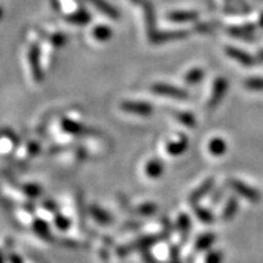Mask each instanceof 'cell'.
<instances>
[{
  "instance_id": "obj_1",
  "label": "cell",
  "mask_w": 263,
  "mask_h": 263,
  "mask_svg": "<svg viewBox=\"0 0 263 263\" xmlns=\"http://www.w3.org/2000/svg\"><path fill=\"white\" fill-rule=\"evenodd\" d=\"M227 188L232 190L238 197L246 200L251 203H257L261 201L262 195L261 192L255 186H251L244 180L238 178H229L226 183Z\"/></svg>"
},
{
  "instance_id": "obj_2",
  "label": "cell",
  "mask_w": 263,
  "mask_h": 263,
  "mask_svg": "<svg viewBox=\"0 0 263 263\" xmlns=\"http://www.w3.org/2000/svg\"><path fill=\"white\" fill-rule=\"evenodd\" d=\"M161 239V235H144L140 236L133 241L129 242L127 245H121L116 249V255L118 257H126V256L133 254L136 251H144V250H149L153 248L154 245H156V242H159Z\"/></svg>"
},
{
  "instance_id": "obj_3",
  "label": "cell",
  "mask_w": 263,
  "mask_h": 263,
  "mask_svg": "<svg viewBox=\"0 0 263 263\" xmlns=\"http://www.w3.org/2000/svg\"><path fill=\"white\" fill-rule=\"evenodd\" d=\"M229 90V81L227 80L226 77H217L212 83V89L211 94H210L209 103H207V106H209L210 110H216L218 107V105L224 100L227 93Z\"/></svg>"
},
{
  "instance_id": "obj_4",
  "label": "cell",
  "mask_w": 263,
  "mask_h": 263,
  "mask_svg": "<svg viewBox=\"0 0 263 263\" xmlns=\"http://www.w3.org/2000/svg\"><path fill=\"white\" fill-rule=\"evenodd\" d=\"M151 91L154 94L161 95V97H168L176 100H186L189 97L188 91L182 89L179 87H174V85L167 83H155L151 85Z\"/></svg>"
},
{
  "instance_id": "obj_5",
  "label": "cell",
  "mask_w": 263,
  "mask_h": 263,
  "mask_svg": "<svg viewBox=\"0 0 263 263\" xmlns=\"http://www.w3.org/2000/svg\"><path fill=\"white\" fill-rule=\"evenodd\" d=\"M121 110L124 112L132 114V115H138V116L147 117L154 112L153 105L145 101H133V100H126L120 105Z\"/></svg>"
},
{
  "instance_id": "obj_6",
  "label": "cell",
  "mask_w": 263,
  "mask_h": 263,
  "mask_svg": "<svg viewBox=\"0 0 263 263\" xmlns=\"http://www.w3.org/2000/svg\"><path fill=\"white\" fill-rule=\"evenodd\" d=\"M61 127L66 133L72 134V136H77V137H83V136H95L97 132L91 128L84 126L83 123L77 122V121L70 120V118H64L61 121Z\"/></svg>"
},
{
  "instance_id": "obj_7",
  "label": "cell",
  "mask_w": 263,
  "mask_h": 263,
  "mask_svg": "<svg viewBox=\"0 0 263 263\" xmlns=\"http://www.w3.org/2000/svg\"><path fill=\"white\" fill-rule=\"evenodd\" d=\"M215 186H216L215 178H212V177L206 178L201 184H200L199 186H197L196 189H194L193 192L190 193V195L188 197V201L190 202V205L192 206L197 205V203L201 201L203 197H206L210 193L212 192Z\"/></svg>"
},
{
  "instance_id": "obj_8",
  "label": "cell",
  "mask_w": 263,
  "mask_h": 263,
  "mask_svg": "<svg viewBox=\"0 0 263 263\" xmlns=\"http://www.w3.org/2000/svg\"><path fill=\"white\" fill-rule=\"evenodd\" d=\"M229 35L232 37L242 39L246 42H255V32H256V26L252 24H245L242 26H230L227 28Z\"/></svg>"
},
{
  "instance_id": "obj_9",
  "label": "cell",
  "mask_w": 263,
  "mask_h": 263,
  "mask_svg": "<svg viewBox=\"0 0 263 263\" xmlns=\"http://www.w3.org/2000/svg\"><path fill=\"white\" fill-rule=\"evenodd\" d=\"M189 147V139L188 137L184 136V134H179V137L177 139L170 140L168 143L166 144L164 149H166V153L168 155L177 157L183 155L184 153H186Z\"/></svg>"
},
{
  "instance_id": "obj_10",
  "label": "cell",
  "mask_w": 263,
  "mask_h": 263,
  "mask_svg": "<svg viewBox=\"0 0 263 263\" xmlns=\"http://www.w3.org/2000/svg\"><path fill=\"white\" fill-rule=\"evenodd\" d=\"M240 209L239 205V197L236 195L229 196L228 199L226 200L224 205L222 207L221 215H219V218L222 219L223 222H230L235 218L236 215H238Z\"/></svg>"
},
{
  "instance_id": "obj_11",
  "label": "cell",
  "mask_w": 263,
  "mask_h": 263,
  "mask_svg": "<svg viewBox=\"0 0 263 263\" xmlns=\"http://www.w3.org/2000/svg\"><path fill=\"white\" fill-rule=\"evenodd\" d=\"M226 54L228 55L232 60L236 61L238 64L242 66H246V67H250V66H252L257 62L256 61V58L252 57V55H250L248 51H244L241 50V49L235 48V47H227Z\"/></svg>"
},
{
  "instance_id": "obj_12",
  "label": "cell",
  "mask_w": 263,
  "mask_h": 263,
  "mask_svg": "<svg viewBox=\"0 0 263 263\" xmlns=\"http://www.w3.org/2000/svg\"><path fill=\"white\" fill-rule=\"evenodd\" d=\"M217 235L216 233L206 232L199 235L194 242V250L196 252H207L212 250V246L216 244Z\"/></svg>"
},
{
  "instance_id": "obj_13",
  "label": "cell",
  "mask_w": 263,
  "mask_h": 263,
  "mask_svg": "<svg viewBox=\"0 0 263 263\" xmlns=\"http://www.w3.org/2000/svg\"><path fill=\"white\" fill-rule=\"evenodd\" d=\"M144 173L147 178L150 179H159L163 176L164 173V163L157 157H154V159H150L145 163V167H144Z\"/></svg>"
},
{
  "instance_id": "obj_14",
  "label": "cell",
  "mask_w": 263,
  "mask_h": 263,
  "mask_svg": "<svg viewBox=\"0 0 263 263\" xmlns=\"http://www.w3.org/2000/svg\"><path fill=\"white\" fill-rule=\"evenodd\" d=\"M176 228L179 234L180 242H185L192 230V218L186 213H180L176 219Z\"/></svg>"
},
{
  "instance_id": "obj_15",
  "label": "cell",
  "mask_w": 263,
  "mask_h": 263,
  "mask_svg": "<svg viewBox=\"0 0 263 263\" xmlns=\"http://www.w3.org/2000/svg\"><path fill=\"white\" fill-rule=\"evenodd\" d=\"M88 211H89L91 218L94 219L95 222L100 223L103 226H110L111 223L114 222L112 216H111L110 212H107L106 210H104L103 207L97 205V203H91L88 207Z\"/></svg>"
},
{
  "instance_id": "obj_16",
  "label": "cell",
  "mask_w": 263,
  "mask_h": 263,
  "mask_svg": "<svg viewBox=\"0 0 263 263\" xmlns=\"http://www.w3.org/2000/svg\"><path fill=\"white\" fill-rule=\"evenodd\" d=\"M207 150L213 157H222L228 151V143H227L224 138L213 137L207 144Z\"/></svg>"
},
{
  "instance_id": "obj_17",
  "label": "cell",
  "mask_w": 263,
  "mask_h": 263,
  "mask_svg": "<svg viewBox=\"0 0 263 263\" xmlns=\"http://www.w3.org/2000/svg\"><path fill=\"white\" fill-rule=\"evenodd\" d=\"M32 228L34 230V233L39 238L45 240V241H52V234L50 227H49L48 222H45L42 218H35L32 223Z\"/></svg>"
},
{
  "instance_id": "obj_18",
  "label": "cell",
  "mask_w": 263,
  "mask_h": 263,
  "mask_svg": "<svg viewBox=\"0 0 263 263\" xmlns=\"http://www.w3.org/2000/svg\"><path fill=\"white\" fill-rule=\"evenodd\" d=\"M167 18L172 22L184 24V22L197 21V18H199V14H197L196 11H174L167 15Z\"/></svg>"
},
{
  "instance_id": "obj_19",
  "label": "cell",
  "mask_w": 263,
  "mask_h": 263,
  "mask_svg": "<svg viewBox=\"0 0 263 263\" xmlns=\"http://www.w3.org/2000/svg\"><path fill=\"white\" fill-rule=\"evenodd\" d=\"M206 76V72L202 70V68L200 67H195V68H192V70L186 72L185 74H184V83H186L188 85H195V84H199L200 82L203 81V78H205Z\"/></svg>"
},
{
  "instance_id": "obj_20",
  "label": "cell",
  "mask_w": 263,
  "mask_h": 263,
  "mask_svg": "<svg viewBox=\"0 0 263 263\" xmlns=\"http://www.w3.org/2000/svg\"><path fill=\"white\" fill-rule=\"evenodd\" d=\"M193 209H194V213H195L196 218L199 219L200 222L205 223V224H212V223L215 222V215H213L209 209H206V207L203 206H200L199 203H197V205H194Z\"/></svg>"
},
{
  "instance_id": "obj_21",
  "label": "cell",
  "mask_w": 263,
  "mask_h": 263,
  "mask_svg": "<svg viewBox=\"0 0 263 263\" xmlns=\"http://www.w3.org/2000/svg\"><path fill=\"white\" fill-rule=\"evenodd\" d=\"M173 116L178 121L179 123H182L183 126L188 128H195L196 127V118L193 114L188 112V111H174Z\"/></svg>"
},
{
  "instance_id": "obj_22",
  "label": "cell",
  "mask_w": 263,
  "mask_h": 263,
  "mask_svg": "<svg viewBox=\"0 0 263 263\" xmlns=\"http://www.w3.org/2000/svg\"><path fill=\"white\" fill-rule=\"evenodd\" d=\"M157 212V205L154 202H143L139 206H137L136 209H133V213H136L137 216H143V217H150L155 215Z\"/></svg>"
},
{
  "instance_id": "obj_23",
  "label": "cell",
  "mask_w": 263,
  "mask_h": 263,
  "mask_svg": "<svg viewBox=\"0 0 263 263\" xmlns=\"http://www.w3.org/2000/svg\"><path fill=\"white\" fill-rule=\"evenodd\" d=\"M244 87L249 91L263 93V78L262 77H250L244 81Z\"/></svg>"
},
{
  "instance_id": "obj_24",
  "label": "cell",
  "mask_w": 263,
  "mask_h": 263,
  "mask_svg": "<svg viewBox=\"0 0 263 263\" xmlns=\"http://www.w3.org/2000/svg\"><path fill=\"white\" fill-rule=\"evenodd\" d=\"M188 33L184 31H177V32H167V33H162L160 34L159 37H156L155 43H160V42H167V41H174V39H183L184 37H186Z\"/></svg>"
},
{
  "instance_id": "obj_25",
  "label": "cell",
  "mask_w": 263,
  "mask_h": 263,
  "mask_svg": "<svg viewBox=\"0 0 263 263\" xmlns=\"http://www.w3.org/2000/svg\"><path fill=\"white\" fill-rule=\"evenodd\" d=\"M21 190L25 195L31 197V199H35V197H39L42 195V188L38 184H24V185H21Z\"/></svg>"
},
{
  "instance_id": "obj_26",
  "label": "cell",
  "mask_w": 263,
  "mask_h": 263,
  "mask_svg": "<svg viewBox=\"0 0 263 263\" xmlns=\"http://www.w3.org/2000/svg\"><path fill=\"white\" fill-rule=\"evenodd\" d=\"M223 261H224V254H223V251L222 250L215 249L207 251L203 263H223Z\"/></svg>"
},
{
  "instance_id": "obj_27",
  "label": "cell",
  "mask_w": 263,
  "mask_h": 263,
  "mask_svg": "<svg viewBox=\"0 0 263 263\" xmlns=\"http://www.w3.org/2000/svg\"><path fill=\"white\" fill-rule=\"evenodd\" d=\"M54 224L58 229L66 232L71 227V221L68 219V217L62 215V213H55L54 216Z\"/></svg>"
},
{
  "instance_id": "obj_28",
  "label": "cell",
  "mask_w": 263,
  "mask_h": 263,
  "mask_svg": "<svg viewBox=\"0 0 263 263\" xmlns=\"http://www.w3.org/2000/svg\"><path fill=\"white\" fill-rule=\"evenodd\" d=\"M161 223H162V232H161V239L162 240H170L171 235H172L173 232V226L171 223L168 217H162L161 219Z\"/></svg>"
},
{
  "instance_id": "obj_29",
  "label": "cell",
  "mask_w": 263,
  "mask_h": 263,
  "mask_svg": "<svg viewBox=\"0 0 263 263\" xmlns=\"http://www.w3.org/2000/svg\"><path fill=\"white\" fill-rule=\"evenodd\" d=\"M91 4H94L95 6H99V8L101 9V11L105 12V14L108 15V16H116V11L111 8L110 5L106 4V3L104 2V0H89Z\"/></svg>"
},
{
  "instance_id": "obj_30",
  "label": "cell",
  "mask_w": 263,
  "mask_h": 263,
  "mask_svg": "<svg viewBox=\"0 0 263 263\" xmlns=\"http://www.w3.org/2000/svg\"><path fill=\"white\" fill-rule=\"evenodd\" d=\"M111 31L108 27H97L94 29V35L95 38H98L97 41H107L108 37H110Z\"/></svg>"
},
{
  "instance_id": "obj_31",
  "label": "cell",
  "mask_w": 263,
  "mask_h": 263,
  "mask_svg": "<svg viewBox=\"0 0 263 263\" xmlns=\"http://www.w3.org/2000/svg\"><path fill=\"white\" fill-rule=\"evenodd\" d=\"M170 263H182L180 252L177 245H172L170 248Z\"/></svg>"
},
{
  "instance_id": "obj_32",
  "label": "cell",
  "mask_w": 263,
  "mask_h": 263,
  "mask_svg": "<svg viewBox=\"0 0 263 263\" xmlns=\"http://www.w3.org/2000/svg\"><path fill=\"white\" fill-rule=\"evenodd\" d=\"M141 258H143L144 263H162L160 262L155 256L151 254L149 250H144V251H141Z\"/></svg>"
},
{
  "instance_id": "obj_33",
  "label": "cell",
  "mask_w": 263,
  "mask_h": 263,
  "mask_svg": "<svg viewBox=\"0 0 263 263\" xmlns=\"http://www.w3.org/2000/svg\"><path fill=\"white\" fill-rule=\"evenodd\" d=\"M27 151H28V154L31 156L38 155V154L41 153V145H39V144H37V143H34V141H31V143H28Z\"/></svg>"
},
{
  "instance_id": "obj_34",
  "label": "cell",
  "mask_w": 263,
  "mask_h": 263,
  "mask_svg": "<svg viewBox=\"0 0 263 263\" xmlns=\"http://www.w3.org/2000/svg\"><path fill=\"white\" fill-rule=\"evenodd\" d=\"M42 207L51 213H57V211H58V205L52 201V200H47V201H44L43 202Z\"/></svg>"
},
{
  "instance_id": "obj_35",
  "label": "cell",
  "mask_w": 263,
  "mask_h": 263,
  "mask_svg": "<svg viewBox=\"0 0 263 263\" xmlns=\"http://www.w3.org/2000/svg\"><path fill=\"white\" fill-rule=\"evenodd\" d=\"M9 261H10V263H25L21 256L17 255V254H15V252H10Z\"/></svg>"
},
{
  "instance_id": "obj_36",
  "label": "cell",
  "mask_w": 263,
  "mask_h": 263,
  "mask_svg": "<svg viewBox=\"0 0 263 263\" xmlns=\"http://www.w3.org/2000/svg\"><path fill=\"white\" fill-rule=\"evenodd\" d=\"M196 29H197V31H199V32H201V33H209V32L213 31V26L209 25V24H200V25L196 27Z\"/></svg>"
},
{
  "instance_id": "obj_37",
  "label": "cell",
  "mask_w": 263,
  "mask_h": 263,
  "mask_svg": "<svg viewBox=\"0 0 263 263\" xmlns=\"http://www.w3.org/2000/svg\"><path fill=\"white\" fill-rule=\"evenodd\" d=\"M120 199H121V201H122V203H123V206H126V205H129V202H128L126 199H123V197H122V196H121V197H120ZM126 210H127V211H128V212L133 213V209H132V207H130V206H127V207H126Z\"/></svg>"
},
{
  "instance_id": "obj_38",
  "label": "cell",
  "mask_w": 263,
  "mask_h": 263,
  "mask_svg": "<svg viewBox=\"0 0 263 263\" xmlns=\"http://www.w3.org/2000/svg\"><path fill=\"white\" fill-rule=\"evenodd\" d=\"M256 61L257 62H261V64H263V49H261V50H259L258 52H257V55H256Z\"/></svg>"
},
{
  "instance_id": "obj_39",
  "label": "cell",
  "mask_w": 263,
  "mask_h": 263,
  "mask_svg": "<svg viewBox=\"0 0 263 263\" xmlns=\"http://www.w3.org/2000/svg\"><path fill=\"white\" fill-rule=\"evenodd\" d=\"M258 26L263 29V11L258 16Z\"/></svg>"
},
{
  "instance_id": "obj_40",
  "label": "cell",
  "mask_w": 263,
  "mask_h": 263,
  "mask_svg": "<svg viewBox=\"0 0 263 263\" xmlns=\"http://www.w3.org/2000/svg\"><path fill=\"white\" fill-rule=\"evenodd\" d=\"M0 263H5V257H4V255H3L2 251H0Z\"/></svg>"
}]
</instances>
